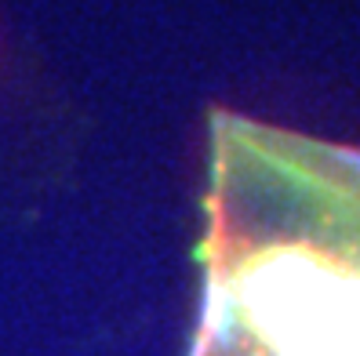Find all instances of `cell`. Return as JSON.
I'll return each mask as SVG.
<instances>
[{"mask_svg":"<svg viewBox=\"0 0 360 356\" xmlns=\"http://www.w3.org/2000/svg\"><path fill=\"white\" fill-rule=\"evenodd\" d=\"M255 320L284 356H360V277L284 255L248 280Z\"/></svg>","mask_w":360,"mask_h":356,"instance_id":"cell-1","label":"cell"}]
</instances>
